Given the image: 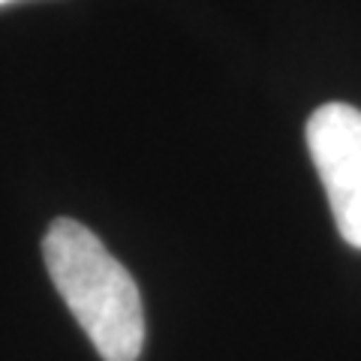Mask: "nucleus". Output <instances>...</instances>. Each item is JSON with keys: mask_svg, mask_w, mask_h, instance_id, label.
<instances>
[{"mask_svg": "<svg viewBox=\"0 0 361 361\" xmlns=\"http://www.w3.org/2000/svg\"><path fill=\"white\" fill-rule=\"evenodd\" d=\"M45 268L103 361H135L145 349V310L130 271L87 226L61 217L42 238Z\"/></svg>", "mask_w": 361, "mask_h": 361, "instance_id": "obj_1", "label": "nucleus"}, {"mask_svg": "<svg viewBox=\"0 0 361 361\" xmlns=\"http://www.w3.org/2000/svg\"><path fill=\"white\" fill-rule=\"evenodd\" d=\"M307 148L343 241L361 250V111L319 106L307 121Z\"/></svg>", "mask_w": 361, "mask_h": 361, "instance_id": "obj_2", "label": "nucleus"}, {"mask_svg": "<svg viewBox=\"0 0 361 361\" xmlns=\"http://www.w3.org/2000/svg\"><path fill=\"white\" fill-rule=\"evenodd\" d=\"M6 4H13V0H0V6H6Z\"/></svg>", "mask_w": 361, "mask_h": 361, "instance_id": "obj_3", "label": "nucleus"}]
</instances>
